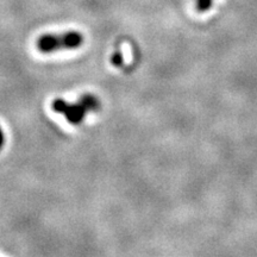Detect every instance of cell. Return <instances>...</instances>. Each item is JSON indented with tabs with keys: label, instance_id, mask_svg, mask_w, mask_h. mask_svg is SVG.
<instances>
[{
	"label": "cell",
	"instance_id": "1",
	"mask_svg": "<svg viewBox=\"0 0 257 257\" xmlns=\"http://www.w3.org/2000/svg\"><path fill=\"white\" fill-rule=\"evenodd\" d=\"M51 107L57 113H62L70 124L80 125L88 112L100 110L101 104L95 95L83 94L80 96L78 102H68L63 99H55L51 104Z\"/></svg>",
	"mask_w": 257,
	"mask_h": 257
},
{
	"label": "cell",
	"instance_id": "4",
	"mask_svg": "<svg viewBox=\"0 0 257 257\" xmlns=\"http://www.w3.org/2000/svg\"><path fill=\"white\" fill-rule=\"evenodd\" d=\"M111 63L113 64V66H115V67H121V66H123L124 57H123V54H121L119 50L115 51V53L112 54Z\"/></svg>",
	"mask_w": 257,
	"mask_h": 257
},
{
	"label": "cell",
	"instance_id": "5",
	"mask_svg": "<svg viewBox=\"0 0 257 257\" xmlns=\"http://www.w3.org/2000/svg\"><path fill=\"white\" fill-rule=\"evenodd\" d=\"M4 143H5L4 131H3L2 126H0V150H2V149H3V147H4Z\"/></svg>",
	"mask_w": 257,
	"mask_h": 257
},
{
	"label": "cell",
	"instance_id": "2",
	"mask_svg": "<svg viewBox=\"0 0 257 257\" xmlns=\"http://www.w3.org/2000/svg\"><path fill=\"white\" fill-rule=\"evenodd\" d=\"M83 36L78 31H68L64 34H47L38 38L36 42L37 49L41 53L49 54L59 50H70L81 47Z\"/></svg>",
	"mask_w": 257,
	"mask_h": 257
},
{
	"label": "cell",
	"instance_id": "3",
	"mask_svg": "<svg viewBox=\"0 0 257 257\" xmlns=\"http://www.w3.org/2000/svg\"><path fill=\"white\" fill-rule=\"evenodd\" d=\"M213 0H197V9L199 12H206L212 8Z\"/></svg>",
	"mask_w": 257,
	"mask_h": 257
}]
</instances>
